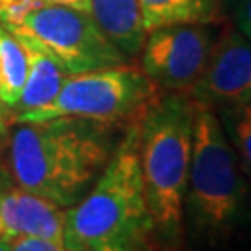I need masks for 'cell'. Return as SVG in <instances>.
I'll return each instance as SVG.
<instances>
[{
	"label": "cell",
	"instance_id": "cell-1",
	"mask_svg": "<svg viewBox=\"0 0 251 251\" xmlns=\"http://www.w3.org/2000/svg\"><path fill=\"white\" fill-rule=\"evenodd\" d=\"M114 147V126L90 119L21 123L9 142V166L19 188L69 208L91 188Z\"/></svg>",
	"mask_w": 251,
	"mask_h": 251
},
{
	"label": "cell",
	"instance_id": "cell-2",
	"mask_svg": "<svg viewBox=\"0 0 251 251\" xmlns=\"http://www.w3.org/2000/svg\"><path fill=\"white\" fill-rule=\"evenodd\" d=\"M138 119L126 125L86 196L65 210L67 251H151L154 227L140 168Z\"/></svg>",
	"mask_w": 251,
	"mask_h": 251
},
{
	"label": "cell",
	"instance_id": "cell-3",
	"mask_svg": "<svg viewBox=\"0 0 251 251\" xmlns=\"http://www.w3.org/2000/svg\"><path fill=\"white\" fill-rule=\"evenodd\" d=\"M196 104V102H194ZM251 218V182L212 108L196 104L182 234L196 248L220 250Z\"/></svg>",
	"mask_w": 251,
	"mask_h": 251
},
{
	"label": "cell",
	"instance_id": "cell-4",
	"mask_svg": "<svg viewBox=\"0 0 251 251\" xmlns=\"http://www.w3.org/2000/svg\"><path fill=\"white\" fill-rule=\"evenodd\" d=\"M196 104L188 93L166 91L138 119L140 168L154 242L177 251L182 242V205L188 184Z\"/></svg>",
	"mask_w": 251,
	"mask_h": 251
},
{
	"label": "cell",
	"instance_id": "cell-5",
	"mask_svg": "<svg viewBox=\"0 0 251 251\" xmlns=\"http://www.w3.org/2000/svg\"><path fill=\"white\" fill-rule=\"evenodd\" d=\"M0 25L52 56L67 75L126 63L125 54L84 11L45 0H0Z\"/></svg>",
	"mask_w": 251,
	"mask_h": 251
},
{
	"label": "cell",
	"instance_id": "cell-6",
	"mask_svg": "<svg viewBox=\"0 0 251 251\" xmlns=\"http://www.w3.org/2000/svg\"><path fill=\"white\" fill-rule=\"evenodd\" d=\"M158 93L154 82L134 65H112L69 75L47 106L21 112L17 123H37L56 117H78L104 125H130Z\"/></svg>",
	"mask_w": 251,
	"mask_h": 251
},
{
	"label": "cell",
	"instance_id": "cell-7",
	"mask_svg": "<svg viewBox=\"0 0 251 251\" xmlns=\"http://www.w3.org/2000/svg\"><path fill=\"white\" fill-rule=\"evenodd\" d=\"M220 28L210 23L171 25L147 32L142 71L158 90L188 93L210 58Z\"/></svg>",
	"mask_w": 251,
	"mask_h": 251
},
{
	"label": "cell",
	"instance_id": "cell-8",
	"mask_svg": "<svg viewBox=\"0 0 251 251\" xmlns=\"http://www.w3.org/2000/svg\"><path fill=\"white\" fill-rule=\"evenodd\" d=\"M188 95L212 110L251 104V43L236 28H220L210 58Z\"/></svg>",
	"mask_w": 251,
	"mask_h": 251
},
{
	"label": "cell",
	"instance_id": "cell-9",
	"mask_svg": "<svg viewBox=\"0 0 251 251\" xmlns=\"http://www.w3.org/2000/svg\"><path fill=\"white\" fill-rule=\"evenodd\" d=\"M65 210L23 188L0 192V238L41 236L63 246Z\"/></svg>",
	"mask_w": 251,
	"mask_h": 251
},
{
	"label": "cell",
	"instance_id": "cell-10",
	"mask_svg": "<svg viewBox=\"0 0 251 251\" xmlns=\"http://www.w3.org/2000/svg\"><path fill=\"white\" fill-rule=\"evenodd\" d=\"M91 17L112 43L125 54L138 56L145 41L138 0H90Z\"/></svg>",
	"mask_w": 251,
	"mask_h": 251
},
{
	"label": "cell",
	"instance_id": "cell-11",
	"mask_svg": "<svg viewBox=\"0 0 251 251\" xmlns=\"http://www.w3.org/2000/svg\"><path fill=\"white\" fill-rule=\"evenodd\" d=\"M21 41V39H19ZM26 52V80L15 108L21 112L47 106L58 95L65 78L69 76L63 67L39 47L21 41Z\"/></svg>",
	"mask_w": 251,
	"mask_h": 251
},
{
	"label": "cell",
	"instance_id": "cell-12",
	"mask_svg": "<svg viewBox=\"0 0 251 251\" xmlns=\"http://www.w3.org/2000/svg\"><path fill=\"white\" fill-rule=\"evenodd\" d=\"M145 32L171 25L222 21L220 0H138Z\"/></svg>",
	"mask_w": 251,
	"mask_h": 251
},
{
	"label": "cell",
	"instance_id": "cell-13",
	"mask_svg": "<svg viewBox=\"0 0 251 251\" xmlns=\"http://www.w3.org/2000/svg\"><path fill=\"white\" fill-rule=\"evenodd\" d=\"M26 80L25 47L8 28L0 25V102L15 108Z\"/></svg>",
	"mask_w": 251,
	"mask_h": 251
},
{
	"label": "cell",
	"instance_id": "cell-14",
	"mask_svg": "<svg viewBox=\"0 0 251 251\" xmlns=\"http://www.w3.org/2000/svg\"><path fill=\"white\" fill-rule=\"evenodd\" d=\"M222 123L229 144L242 168L244 175L251 182V104L214 110Z\"/></svg>",
	"mask_w": 251,
	"mask_h": 251
},
{
	"label": "cell",
	"instance_id": "cell-15",
	"mask_svg": "<svg viewBox=\"0 0 251 251\" xmlns=\"http://www.w3.org/2000/svg\"><path fill=\"white\" fill-rule=\"evenodd\" d=\"M11 251H67L65 246L47 240L41 236H19L11 238Z\"/></svg>",
	"mask_w": 251,
	"mask_h": 251
},
{
	"label": "cell",
	"instance_id": "cell-16",
	"mask_svg": "<svg viewBox=\"0 0 251 251\" xmlns=\"http://www.w3.org/2000/svg\"><path fill=\"white\" fill-rule=\"evenodd\" d=\"M234 28L251 43V0H234L231 9Z\"/></svg>",
	"mask_w": 251,
	"mask_h": 251
},
{
	"label": "cell",
	"instance_id": "cell-17",
	"mask_svg": "<svg viewBox=\"0 0 251 251\" xmlns=\"http://www.w3.org/2000/svg\"><path fill=\"white\" fill-rule=\"evenodd\" d=\"M50 4H58V6H65V8L76 9V11H84L91 15V2L90 0H45Z\"/></svg>",
	"mask_w": 251,
	"mask_h": 251
},
{
	"label": "cell",
	"instance_id": "cell-18",
	"mask_svg": "<svg viewBox=\"0 0 251 251\" xmlns=\"http://www.w3.org/2000/svg\"><path fill=\"white\" fill-rule=\"evenodd\" d=\"M8 106L4 102H0V138L8 132Z\"/></svg>",
	"mask_w": 251,
	"mask_h": 251
},
{
	"label": "cell",
	"instance_id": "cell-19",
	"mask_svg": "<svg viewBox=\"0 0 251 251\" xmlns=\"http://www.w3.org/2000/svg\"><path fill=\"white\" fill-rule=\"evenodd\" d=\"M0 251H11V240L0 238Z\"/></svg>",
	"mask_w": 251,
	"mask_h": 251
},
{
	"label": "cell",
	"instance_id": "cell-20",
	"mask_svg": "<svg viewBox=\"0 0 251 251\" xmlns=\"http://www.w3.org/2000/svg\"><path fill=\"white\" fill-rule=\"evenodd\" d=\"M234 0H220V4H222V8L225 9H231V6H233Z\"/></svg>",
	"mask_w": 251,
	"mask_h": 251
}]
</instances>
